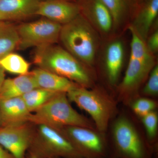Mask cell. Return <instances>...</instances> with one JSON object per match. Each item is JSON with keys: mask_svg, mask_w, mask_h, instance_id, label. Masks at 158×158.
<instances>
[{"mask_svg": "<svg viewBox=\"0 0 158 158\" xmlns=\"http://www.w3.org/2000/svg\"><path fill=\"white\" fill-rule=\"evenodd\" d=\"M40 1H46V0H40Z\"/></svg>", "mask_w": 158, "mask_h": 158, "instance_id": "cell-34", "label": "cell"}, {"mask_svg": "<svg viewBox=\"0 0 158 158\" xmlns=\"http://www.w3.org/2000/svg\"><path fill=\"white\" fill-rule=\"evenodd\" d=\"M35 126L30 146L33 151L31 154L46 158H83L59 131L45 125Z\"/></svg>", "mask_w": 158, "mask_h": 158, "instance_id": "cell-6", "label": "cell"}, {"mask_svg": "<svg viewBox=\"0 0 158 158\" xmlns=\"http://www.w3.org/2000/svg\"><path fill=\"white\" fill-rule=\"evenodd\" d=\"M58 93L37 88L27 92L22 97L28 110L32 113L52 99Z\"/></svg>", "mask_w": 158, "mask_h": 158, "instance_id": "cell-22", "label": "cell"}, {"mask_svg": "<svg viewBox=\"0 0 158 158\" xmlns=\"http://www.w3.org/2000/svg\"><path fill=\"white\" fill-rule=\"evenodd\" d=\"M83 158H106L107 143L104 135L96 130L78 126H68L59 130Z\"/></svg>", "mask_w": 158, "mask_h": 158, "instance_id": "cell-7", "label": "cell"}, {"mask_svg": "<svg viewBox=\"0 0 158 158\" xmlns=\"http://www.w3.org/2000/svg\"><path fill=\"white\" fill-rule=\"evenodd\" d=\"M5 70L0 66V90L2 86L3 83L6 79Z\"/></svg>", "mask_w": 158, "mask_h": 158, "instance_id": "cell-29", "label": "cell"}, {"mask_svg": "<svg viewBox=\"0 0 158 158\" xmlns=\"http://www.w3.org/2000/svg\"><path fill=\"white\" fill-rule=\"evenodd\" d=\"M148 49L152 54L158 50V31H156L148 38L147 44Z\"/></svg>", "mask_w": 158, "mask_h": 158, "instance_id": "cell-27", "label": "cell"}, {"mask_svg": "<svg viewBox=\"0 0 158 158\" xmlns=\"http://www.w3.org/2000/svg\"><path fill=\"white\" fill-rule=\"evenodd\" d=\"M114 152L118 158H152L154 148L139 134L127 116L121 115L113 122Z\"/></svg>", "mask_w": 158, "mask_h": 158, "instance_id": "cell-5", "label": "cell"}, {"mask_svg": "<svg viewBox=\"0 0 158 158\" xmlns=\"http://www.w3.org/2000/svg\"><path fill=\"white\" fill-rule=\"evenodd\" d=\"M35 88H37V85L30 73L6 79L0 90V99L22 97Z\"/></svg>", "mask_w": 158, "mask_h": 158, "instance_id": "cell-18", "label": "cell"}, {"mask_svg": "<svg viewBox=\"0 0 158 158\" xmlns=\"http://www.w3.org/2000/svg\"><path fill=\"white\" fill-rule=\"evenodd\" d=\"M59 40L63 48L80 62L88 67L93 65L98 47V36L82 15L62 25Z\"/></svg>", "mask_w": 158, "mask_h": 158, "instance_id": "cell-2", "label": "cell"}, {"mask_svg": "<svg viewBox=\"0 0 158 158\" xmlns=\"http://www.w3.org/2000/svg\"><path fill=\"white\" fill-rule=\"evenodd\" d=\"M62 25L47 19L24 23L16 27L19 38L17 49H25L56 44Z\"/></svg>", "mask_w": 158, "mask_h": 158, "instance_id": "cell-8", "label": "cell"}, {"mask_svg": "<svg viewBox=\"0 0 158 158\" xmlns=\"http://www.w3.org/2000/svg\"><path fill=\"white\" fill-rule=\"evenodd\" d=\"M141 118L146 132L147 141L150 145L154 148L153 144L155 142L157 135V112L155 110L141 117Z\"/></svg>", "mask_w": 158, "mask_h": 158, "instance_id": "cell-24", "label": "cell"}, {"mask_svg": "<svg viewBox=\"0 0 158 158\" xmlns=\"http://www.w3.org/2000/svg\"><path fill=\"white\" fill-rule=\"evenodd\" d=\"M2 127V120H1V114H0V127Z\"/></svg>", "mask_w": 158, "mask_h": 158, "instance_id": "cell-32", "label": "cell"}, {"mask_svg": "<svg viewBox=\"0 0 158 158\" xmlns=\"http://www.w3.org/2000/svg\"><path fill=\"white\" fill-rule=\"evenodd\" d=\"M154 66L130 57L124 77L118 87V100L130 105L138 97L139 89Z\"/></svg>", "mask_w": 158, "mask_h": 158, "instance_id": "cell-9", "label": "cell"}, {"mask_svg": "<svg viewBox=\"0 0 158 158\" xmlns=\"http://www.w3.org/2000/svg\"><path fill=\"white\" fill-rule=\"evenodd\" d=\"M69 102L67 94H57L32 113L30 122L35 125H45L56 130L68 126L96 130L93 122L74 110Z\"/></svg>", "mask_w": 158, "mask_h": 158, "instance_id": "cell-3", "label": "cell"}, {"mask_svg": "<svg viewBox=\"0 0 158 158\" xmlns=\"http://www.w3.org/2000/svg\"><path fill=\"white\" fill-rule=\"evenodd\" d=\"M130 106L133 112L139 117H143L147 114L155 111L157 107L156 102L148 98L138 97Z\"/></svg>", "mask_w": 158, "mask_h": 158, "instance_id": "cell-25", "label": "cell"}, {"mask_svg": "<svg viewBox=\"0 0 158 158\" xmlns=\"http://www.w3.org/2000/svg\"><path fill=\"white\" fill-rule=\"evenodd\" d=\"M113 19V26L118 25L128 16H134L138 6L134 0H102Z\"/></svg>", "mask_w": 158, "mask_h": 158, "instance_id": "cell-19", "label": "cell"}, {"mask_svg": "<svg viewBox=\"0 0 158 158\" xmlns=\"http://www.w3.org/2000/svg\"><path fill=\"white\" fill-rule=\"evenodd\" d=\"M0 66L5 71L19 75L30 73V63L20 55L13 52L0 59Z\"/></svg>", "mask_w": 158, "mask_h": 158, "instance_id": "cell-23", "label": "cell"}, {"mask_svg": "<svg viewBox=\"0 0 158 158\" xmlns=\"http://www.w3.org/2000/svg\"><path fill=\"white\" fill-rule=\"evenodd\" d=\"M19 42L16 27L6 23L0 26V59L17 49Z\"/></svg>", "mask_w": 158, "mask_h": 158, "instance_id": "cell-21", "label": "cell"}, {"mask_svg": "<svg viewBox=\"0 0 158 158\" xmlns=\"http://www.w3.org/2000/svg\"><path fill=\"white\" fill-rule=\"evenodd\" d=\"M40 0H0V22L19 20L37 15Z\"/></svg>", "mask_w": 158, "mask_h": 158, "instance_id": "cell-13", "label": "cell"}, {"mask_svg": "<svg viewBox=\"0 0 158 158\" xmlns=\"http://www.w3.org/2000/svg\"><path fill=\"white\" fill-rule=\"evenodd\" d=\"M66 94L70 102L74 103L90 115L97 131L104 134L110 120L116 114V106L114 100L98 88L78 86Z\"/></svg>", "mask_w": 158, "mask_h": 158, "instance_id": "cell-4", "label": "cell"}, {"mask_svg": "<svg viewBox=\"0 0 158 158\" xmlns=\"http://www.w3.org/2000/svg\"><path fill=\"white\" fill-rule=\"evenodd\" d=\"M134 1H135V2L137 4V5H138V6H139L140 5H141L142 3H144L146 0H134Z\"/></svg>", "mask_w": 158, "mask_h": 158, "instance_id": "cell-30", "label": "cell"}, {"mask_svg": "<svg viewBox=\"0 0 158 158\" xmlns=\"http://www.w3.org/2000/svg\"><path fill=\"white\" fill-rule=\"evenodd\" d=\"M0 158H14V157L0 145Z\"/></svg>", "mask_w": 158, "mask_h": 158, "instance_id": "cell-28", "label": "cell"}, {"mask_svg": "<svg viewBox=\"0 0 158 158\" xmlns=\"http://www.w3.org/2000/svg\"><path fill=\"white\" fill-rule=\"evenodd\" d=\"M2 127L30 122L31 114L22 97L0 99Z\"/></svg>", "mask_w": 158, "mask_h": 158, "instance_id": "cell-14", "label": "cell"}, {"mask_svg": "<svg viewBox=\"0 0 158 158\" xmlns=\"http://www.w3.org/2000/svg\"><path fill=\"white\" fill-rule=\"evenodd\" d=\"M5 23V22H0V26L2 25L3 23Z\"/></svg>", "mask_w": 158, "mask_h": 158, "instance_id": "cell-33", "label": "cell"}, {"mask_svg": "<svg viewBox=\"0 0 158 158\" xmlns=\"http://www.w3.org/2000/svg\"><path fill=\"white\" fill-rule=\"evenodd\" d=\"M30 73L37 88L53 92L67 93L80 86L64 77L38 67Z\"/></svg>", "mask_w": 158, "mask_h": 158, "instance_id": "cell-15", "label": "cell"}, {"mask_svg": "<svg viewBox=\"0 0 158 158\" xmlns=\"http://www.w3.org/2000/svg\"><path fill=\"white\" fill-rule=\"evenodd\" d=\"M82 15L99 31L108 33L113 26V19L102 0H78L77 2Z\"/></svg>", "mask_w": 158, "mask_h": 158, "instance_id": "cell-12", "label": "cell"}, {"mask_svg": "<svg viewBox=\"0 0 158 158\" xmlns=\"http://www.w3.org/2000/svg\"><path fill=\"white\" fill-rule=\"evenodd\" d=\"M158 14V0H146L139 6L134 15L132 27L144 41Z\"/></svg>", "mask_w": 158, "mask_h": 158, "instance_id": "cell-16", "label": "cell"}, {"mask_svg": "<svg viewBox=\"0 0 158 158\" xmlns=\"http://www.w3.org/2000/svg\"><path fill=\"white\" fill-rule=\"evenodd\" d=\"M34 124L30 122L0 127V145L14 158H25L34 135Z\"/></svg>", "mask_w": 158, "mask_h": 158, "instance_id": "cell-10", "label": "cell"}, {"mask_svg": "<svg viewBox=\"0 0 158 158\" xmlns=\"http://www.w3.org/2000/svg\"><path fill=\"white\" fill-rule=\"evenodd\" d=\"M81 14L77 2L68 0L40 1L37 15L63 25L70 22Z\"/></svg>", "mask_w": 158, "mask_h": 158, "instance_id": "cell-11", "label": "cell"}, {"mask_svg": "<svg viewBox=\"0 0 158 158\" xmlns=\"http://www.w3.org/2000/svg\"><path fill=\"white\" fill-rule=\"evenodd\" d=\"M30 158H40L39 157H38L36 156L33 155L31 154V156H30Z\"/></svg>", "mask_w": 158, "mask_h": 158, "instance_id": "cell-31", "label": "cell"}, {"mask_svg": "<svg viewBox=\"0 0 158 158\" xmlns=\"http://www.w3.org/2000/svg\"><path fill=\"white\" fill-rule=\"evenodd\" d=\"M148 80L144 85L142 93L148 97L156 96L158 93V66L156 65L148 76Z\"/></svg>", "mask_w": 158, "mask_h": 158, "instance_id": "cell-26", "label": "cell"}, {"mask_svg": "<svg viewBox=\"0 0 158 158\" xmlns=\"http://www.w3.org/2000/svg\"><path fill=\"white\" fill-rule=\"evenodd\" d=\"M124 59V48L121 41L116 40L111 42L106 49L105 65L108 81L111 85L117 83Z\"/></svg>", "mask_w": 158, "mask_h": 158, "instance_id": "cell-17", "label": "cell"}, {"mask_svg": "<svg viewBox=\"0 0 158 158\" xmlns=\"http://www.w3.org/2000/svg\"><path fill=\"white\" fill-rule=\"evenodd\" d=\"M34 62L38 68L64 77L81 87L93 88V76L88 67L64 48L55 44L37 48Z\"/></svg>", "mask_w": 158, "mask_h": 158, "instance_id": "cell-1", "label": "cell"}, {"mask_svg": "<svg viewBox=\"0 0 158 158\" xmlns=\"http://www.w3.org/2000/svg\"><path fill=\"white\" fill-rule=\"evenodd\" d=\"M129 29L131 35L130 57L154 66L156 65L154 58L148 48L145 41L132 26H130Z\"/></svg>", "mask_w": 158, "mask_h": 158, "instance_id": "cell-20", "label": "cell"}]
</instances>
